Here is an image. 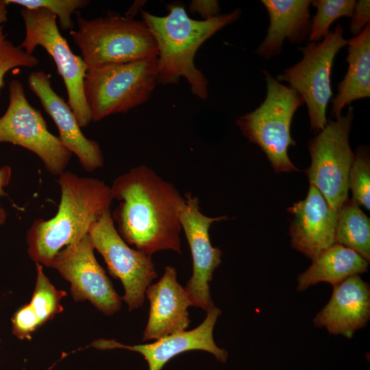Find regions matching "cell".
Masks as SVG:
<instances>
[{
  "instance_id": "obj_30",
  "label": "cell",
  "mask_w": 370,
  "mask_h": 370,
  "mask_svg": "<svg viewBox=\"0 0 370 370\" xmlns=\"http://www.w3.org/2000/svg\"><path fill=\"white\" fill-rule=\"evenodd\" d=\"M12 177V169L8 166L0 168V197L3 196L4 188L8 186ZM7 214L5 209L0 204V227L5 224Z\"/></svg>"
},
{
  "instance_id": "obj_5",
  "label": "cell",
  "mask_w": 370,
  "mask_h": 370,
  "mask_svg": "<svg viewBox=\"0 0 370 370\" xmlns=\"http://www.w3.org/2000/svg\"><path fill=\"white\" fill-rule=\"evenodd\" d=\"M262 73L267 83L264 100L254 110L238 117L236 123L243 135L260 147L275 172L298 171L287 151L296 145L291 125L304 101L296 90L280 84L268 71Z\"/></svg>"
},
{
  "instance_id": "obj_26",
  "label": "cell",
  "mask_w": 370,
  "mask_h": 370,
  "mask_svg": "<svg viewBox=\"0 0 370 370\" xmlns=\"http://www.w3.org/2000/svg\"><path fill=\"white\" fill-rule=\"evenodd\" d=\"M7 5L17 4L27 9L45 8L58 18L64 31L73 29L71 15L77 10L85 8L90 3L88 0H4Z\"/></svg>"
},
{
  "instance_id": "obj_15",
  "label": "cell",
  "mask_w": 370,
  "mask_h": 370,
  "mask_svg": "<svg viewBox=\"0 0 370 370\" xmlns=\"http://www.w3.org/2000/svg\"><path fill=\"white\" fill-rule=\"evenodd\" d=\"M27 82L57 126L61 142L77 157L83 169L92 172L102 167L104 159L99 144L82 133L68 103L53 89L49 75L42 71H33Z\"/></svg>"
},
{
  "instance_id": "obj_24",
  "label": "cell",
  "mask_w": 370,
  "mask_h": 370,
  "mask_svg": "<svg viewBox=\"0 0 370 370\" xmlns=\"http://www.w3.org/2000/svg\"><path fill=\"white\" fill-rule=\"evenodd\" d=\"M355 0H314L311 4L317 12L311 21L310 42H319L330 33V27L341 16L352 17Z\"/></svg>"
},
{
  "instance_id": "obj_23",
  "label": "cell",
  "mask_w": 370,
  "mask_h": 370,
  "mask_svg": "<svg viewBox=\"0 0 370 370\" xmlns=\"http://www.w3.org/2000/svg\"><path fill=\"white\" fill-rule=\"evenodd\" d=\"M335 243L349 248L370 260V219L352 199L337 211Z\"/></svg>"
},
{
  "instance_id": "obj_27",
  "label": "cell",
  "mask_w": 370,
  "mask_h": 370,
  "mask_svg": "<svg viewBox=\"0 0 370 370\" xmlns=\"http://www.w3.org/2000/svg\"><path fill=\"white\" fill-rule=\"evenodd\" d=\"M38 64L36 56L27 53L20 45H15L7 38L0 25V90L4 86V77L9 71L20 67L33 68Z\"/></svg>"
},
{
  "instance_id": "obj_4",
  "label": "cell",
  "mask_w": 370,
  "mask_h": 370,
  "mask_svg": "<svg viewBox=\"0 0 370 370\" xmlns=\"http://www.w3.org/2000/svg\"><path fill=\"white\" fill-rule=\"evenodd\" d=\"M69 35L88 69L158 56L156 40L143 21L110 12L95 18L79 16Z\"/></svg>"
},
{
  "instance_id": "obj_6",
  "label": "cell",
  "mask_w": 370,
  "mask_h": 370,
  "mask_svg": "<svg viewBox=\"0 0 370 370\" xmlns=\"http://www.w3.org/2000/svg\"><path fill=\"white\" fill-rule=\"evenodd\" d=\"M157 83L158 57L88 69L84 90L92 121L143 104Z\"/></svg>"
},
{
  "instance_id": "obj_3",
  "label": "cell",
  "mask_w": 370,
  "mask_h": 370,
  "mask_svg": "<svg viewBox=\"0 0 370 370\" xmlns=\"http://www.w3.org/2000/svg\"><path fill=\"white\" fill-rule=\"evenodd\" d=\"M168 14L158 16L140 10L143 21L152 34L158 47V82L177 84L180 77L188 82L192 93L208 97V81L197 69L194 58L201 45L241 16V11L220 14L209 20L190 18L180 1L166 5Z\"/></svg>"
},
{
  "instance_id": "obj_28",
  "label": "cell",
  "mask_w": 370,
  "mask_h": 370,
  "mask_svg": "<svg viewBox=\"0 0 370 370\" xmlns=\"http://www.w3.org/2000/svg\"><path fill=\"white\" fill-rule=\"evenodd\" d=\"M349 31L354 36L359 35L370 21V1L359 0L356 2L352 16Z\"/></svg>"
},
{
  "instance_id": "obj_19",
  "label": "cell",
  "mask_w": 370,
  "mask_h": 370,
  "mask_svg": "<svg viewBox=\"0 0 370 370\" xmlns=\"http://www.w3.org/2000/svg\"><path fill=\"white\" fill-rule=\"evenodd\" d=\"M267 10L269 25L262 43L254 51L264 58L278 56L285 39L293 43H301L309 36V0H262Z\"/></svg>"
},
{
  "instance_id": "obj_8",
  "label": "cell",
  "mask_w": 370,
  "mask_h": 370,
  "mask_svg": "<svg viewBox=\"0 0 370 370\" xmlns=\"http://www.w3.org/2000/svg\"><path fill=\"white\" fill-rule=\"evenodd\" d=\"M353 108L346 115L329 120L308 143L311 164L306 171L310 184L322 193L336 212L348 199V177L355 154L349 143Z\"/></svg>"
},
{
  "instance_id": "obj_18",
  "label": "cell",
  "mask_w": 370,
  "mask_h": 370,
  "mask_svg": "<svg viewBox=\"0 0 370 370\" xmlns=\"http://www.w3.org/2000/svg\"><path fill=\"white\" fill-rule=\"evenodd\" d=\"M370 318V288L360 275H353L333 286L328 304L317 314L313 323L332 334L352 338Z\"/></svg>"
},
{
  "instance_id": "obj_7",
  "label": "cell",
  "mask_w": 370,
  "mask_h": 370,
  "mask_svg": "<svg viewBox=\"0 0 370 370\" xmlns=\"http://www.w3.org/2000/svg\"><path fill=\"white\" fill-rule=\"evenodd\" d=\"M21 14L25 36L20 46L29 54L41 46L51 56L66 86L68 104L80 127L88 126L92 118L84 90L88 70L84 60L71 51L58 27L54 14L45 8H22Z\"/></svg>"
},
{
  "instance_id": "obj_9",
  "label": "cell",
  "mask_w": 370,
  "mask_h": 370,
  "mask_svg": "<svg viewBox=\"0 0 370 370\" xmlns=\"http://www.w3.org/2000/svg\"><path fill=\"white\" fill-rule=\"evenodd\" d=\"M347 45L343 28L338 24L323 40L309 42L300 48L301 60L284 70L275 78L279 82H287L301 96L308 107L311 128L318 132L327 123L326 108L332 95L333 62L339 50Z\"/></svg>"
},
{
  "instance_id": "obj_25",
  "label": "cell",
  "mask_w": 370,
  "mask_h": 370,
  "mask_svg": "<svg viewBox=\"0 0 370 370\" xmlns=\"http://www.w3.org/2000/svg\"><path fill=\"white\" fill-rule=\"evenodd\" d=\"M348 186L352 200L358 206L370 209V161L367 151L362 147L357 150L348 177Z\"/></svg>"
},
{
  "instance_id": "obj_32",
  "label": "cell",
  "mask_w": 370,
  "mask_h": 370,
  "mask_svg": "<svg viewBox=\"0 0 370 370\" xmlns=\"http://www.w3.org/2000/svg\"><path fill=\"white\" fill-rule=\"evenodd\" d=\"M142 7V2L141 1H136L135 2L131 8L127 10V13L125 14V16L133 18V16L136 14L137 10H141Z\"/></svg>"
},
{
  "instance_id": "obj_31",
  "label": "cell",
  "mask_w": 370,
  "mask_h": 370,
  "mask_svg": "<svg viewBox=\"0 0 370 370\" xmlns=\"http://www.w3.org/2000/svg\"><path fill=\"white\" fill-rule=\"evenodd\" d=\"M7 4L4 0H0V25L8 21Z\"/></svg>"
},
{
  "instance_id": "obj_29",
  "label": "cell",
  "mask_w": 370,
  "mask_h": 370,
  "mask_svg": "<svg viewBox=\"0 0 370 370\" xmlns=\"http://www.w3.org/2000/svg\"><path fill=\"white\" fill-rule=\"evenodd\" d=\"M221 8L218 1L193 0L189 5V12L198 13L204 20H209L220 15Z\"/></svg>"
},
{
  "instance_id": "obj_22",
  "label": "cell",
  "mask_w": 370,
  "mask_h": 370,
  "mask_svg": "<svg viewBox=\"0 0 370 370\" xmlns=\"http://www.w3.org/2000/svg\"><path fill=\"white\" fill-rule=\"evenodd\" d=\"M312 264L297 276L298 291L321 282L333 286L347 278L368 271L369 262L354 250L335 243L312 260Z\"/></svg>"
},
{
  "instance_id": "obj_14",
  "label": "cell",
  "mask_w": 370,
  "mask_h": 370,
  "mask_svg": "<svg viewBox=\"0 0 370 370\" xmlns=\"http://www.w3.org/2000/svg\"><path fill=\"white\" fill-rule=\"evenodd\" d=\"M204 321L190 331H180L145 345H127L114 339H99L90 346L99 349L124 348L136 352L147 362L149 370H161L171 358L185 352L204 350L212 354L220 362H225L227 352L219 348L214 341L213 329L221 310L213 306L206 311Z\"/></svg>"
},
{
  "instance_id": "obj_21",
  "label": "cell",
  "mask_w": 370,
  "mask_h": 370,
  "mask_svg": "<svg viewBox=\"0 0 370 370\" xmlns=\"http://www.w3.org/2000/svg\"><path fill=\"white\" fill-rule=\"evenodd\" d=\"M348 69L338 84V93L332 99L331 115L336 119L346 105L370 96V25L358 36L347 40Z\"/></svg>"
},
{
  "instance_id": "obj_17",
  "label": "cell",
  "mask_w": 370,
  "mask_h": 370,
  "mask_svg": "<svg viewBox=\"0 0 370 370\" xmlns=\"http://www.w3.org/2000/svg\"><path fill=\"white\" fill-rule=\"evenodd\" d=\"M145 296L150 309L143 341L158 340L188 327L187 308L193 305L185 288L177 281L175 267L166 266L160 280L147 287Z\"/></svg>"
},
{
  "instance_id": "obj_2",
  "label": "cell",
  "mask_w": 370,
  "mask_h": 370,
  "mask_svg": "<svg viewBox=\"0 0 370 370\" xmlns=\"http://www.w3.org/2000/svg\"><path fill=\"white\" fill-rule=\"evenodd\" d=\"M58 176L61 197L56 215L34 220L26 235L29 258L47 267L62 248L86 235L114 200L110 186L99 179L66 171Z\"/></svg>"
},
{
  "instance_id": "obj_16",
  "label": "cell",
  "mask_w": 370,
  "mask_h": 370,
  "mask_svg": "<svg viewBox=\"0 0 370 370\" xmlns=\"http://www.w3.org/2000/svg\"><path fill=\"white\" fill-rule=\"evenodd\" d=\"M287 210L294 216L289 228L294 249L312 260L335 244L337 212L316 186L310 184L306 197Z\"/></svg>"
},
{
  "instance_id": "obj_1",
  "label": "cell",
  "mask_w": 370,
  "mask_h": 370,
  "mask_svg": "<svg viewBox=\"0 0 370 370\" xmlns=\"http://www.w3.org/2000/svg\"><path fill=\"white\" fill-rule=\"evenodd\" d=\"M110 189L120 201L112 217L127 244L151 256L168 249L181 254L180 213L185 199L173 184L143 164L116 177Z\"/></svg>"
},
{
  "instance_id": "obj_10",
  "label": "cell",
  "mask_w": 370,
  "mask_h": 370,
  "mask_svg": "<svg viewBox=\"0 0 370 370\" xmlns=\"http://www.w3.org/2000/svg\"><path fill=\"white\" fill-rule=\"evenodd\" d=\"M9 143L35 153L53 175L65 171L72 153L60 138L51 134L39 110L29 103L22 82L9 84V103L0 116V143Z\"/></svg>"
},
{
  "instance_id": "obj_13",
  "label": "cell",
  "mask_w": 370,
  "mask_h": 370,
  "mask_svg": "<svg viewBox=\"0 0 370 370\" xmlns=\"http://www.w3.org/2000/svg\"><path fill=\"white\" fill-rule=\"evenodd\" d=\"M226 217H210L199 210V199L188 193L180 213L182 229L184 231L190 246L193 264V275L184 288L193 306L207 311L214 306L210 291L209 282L212 273L221 262L222 252L214 247L210 240V225Z\"/></svg>"
},
{
  "instance_id": "obj_20",
  "label": "cell",
  "mask_w": 370,
  "mask_h": 370,
  "mask_svg": "<svg viewBox=\"0 0 370 370\" xmlns=\"http://www.w3.org/2000/svg\"><path fill=\"white\" fill-rule=\"evenodd\" d=\"M36 284L31 301L18 309L11 319L12 334L21 340L31 339L38 328L64 310L60 301L66 293L51 283L42 264L36 262Z\"/></svg>"
},
{
  "instance_id": "obj_11",
  "label": "cell",
  "mask_w": 370,
  "mask_h": 370,
  "mask_svg": "<svg viewBox=\"0 0 370 370\" xmlns=\"http://www.w3.org/2000/svg\"><path fill=\"white\" fill-rule=\"evenodd\" d=\"M88 234L110 274L121 280L125 291L121 298L129 310L142 307L146 289L158 276L151 256L131 248L124 241L116 230L110 209L92 223Z\"/></svg>"
},
{
  "instance_id": "obj_12",
  "label": "cell",
  "mask_w": 370,
  "mask_h": 370,
  "mask_svg": "<svg viewBox=\"0 0 370 370\" xmlns=\"http://www.w3.org/2000/svg\"><path fill=\"white\" fill-rule=\"evenodd\" d=\"M94 250L88 233L58 251L49 267L71 284L75 301L87 300L103 314L112 315L120 310L122 298L96 260Z\"/></svg>"
}]
</instances>
